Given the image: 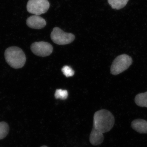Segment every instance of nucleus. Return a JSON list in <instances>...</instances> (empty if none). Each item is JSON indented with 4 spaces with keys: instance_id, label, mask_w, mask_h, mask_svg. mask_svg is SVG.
Instances as JSON below:
<instances>
[{
    "instance_id": "1",
    "label": "nucleus",
    "mask_w": 147,
    "mask_h": 147,
    "mask_svg": "<svg viewBox=\"0 0 147 147\" xmlns=\"http://www.w3.org/2000/svg\"><path fill=\"white\" fill-rule=\"evenodd\" d=\"M113 114L108 110H98L94 116L93 128L102 133L109 131L115 124Z\"/></svg>"
},
{
    "instance_id": "2",
    "label": "nucleus",
    "mask_w": 147,
    "mask_h": 147,
    "mask_svg": "<svg viewBox=\"0 0 147 147\" xmlns=\"http://www.w3.org/2000/svg\"><path fill=\"white\" fill-rule=\"evenodd\" d=\"M5 57L7 63L13 68H21L26 63V55L21 48L10 47L6 50Z\"/></svg>"
},
{
    "instance_id": "3",
    "label": "nucleus",
    "mask_w": 147,
    "mask_h": 147,
    "mask_svg": "<svg viewBox=\"0 0 147 147\" xmlns=\"http://www.w3.org/2000/svg\"><path fill=\"white\" fill-rule=\"evenodd\" d=\"M133 62L132 58L126 54H122L117 57L113 61L110 72L113 75H117L127 69Z\"/></svg>"
},
{
    "instance_id": "4",
    "label": "nucleus",
    "mask_w": 147,
    "mask_h": 147,
    "mask_svg": "<svg viewBox=\"0 0 147 147\" xmlns=\"http://www.w3.org/2000/svg\"><path fill=\"white\" fill-rule=\"evenodd\" d=\"M51 38L56 44L65 45L73 42L75 39V36L72 34L63 32L58 27H55L51 33Z\"/></svg>"
},
{
    "instance_id": "5",
    "label": "nucleus",
    "mask_w": 147,
    "mask_h": 147,
    "mask_svg": "<svg viewBox=\"0 0 147 147\" xmlns=\"http://www.w3.org/2000/svg\"><path fill=\"white\" fill-rule=\"evenodd\" d=\"M50 7L48 0H29L27 9L29 13L39 16L46 13Z\"/></svg>"
},
{
    "instance_id": "6",
    "label": "nucleus",
    "mask_w": 147,
    "mask_h": 147,
    "mask_svg": "<svg viewBox=\"0 0 147 147\" xmlns=\"http://www.w3.org/2000/svg\"><path fill=\"white\" fill-rule=\"evenodd\" d=\"M31 50L34 55L39 57H45L52 54L53 47L48 42L40 41L32 43L31 46Z\"/></svg>"
},
{
    "instance_id": "7",
    "label": "nucleus",
    "mask_w": 147,
    "mask_h": 147,
    "mask_svg": "<svg viewBox=\"0 0 147 147\" xmlns=\"http://www.w3.org/2000/svg\"><path fill=\"white\" fill-rule=\"evenodd\" d=\"M26 24L29 28L34 29H41L46 26V22L44 18L39 15H34L27 19Z\"/></svg>"
},
{
    "instance_id": "8",
    "label": "nucleus",
    "mask_w": 147,
    "mask_h": 147,
    "mask_svg": "<svg viewBox=\"0 0 147 147\" xmlns=\"http://www.w3.org/2000/svg\"><path fill=\"white\" fill-rule=\"evenodd\" d=\"M131 127L133 129L141 134H147V121L137 119L132 121Z\"/></svg>"
},
{
    "instance_id": "9",
    "label": "nucleus",
    "mask_w": 147,
    "mask_h": 147,
    "mask_svg": "<svg viewBox=\"0 0 147 147\" xmlns=\"http://www.w3.org/2000/svg\"><path fill=\"white\" fill-rule=\"evenodd\" d=\"M104 140L103 133L93 128L90 136V142L94 146H98L102 144Z\"/></svg>"
},
{
    "instance_id": "10",
    "label": "nucleus",
    "mask_w": 147,
    "mask_h": 147,
    "mask_svg": "<svg viewBox=\"0 0 147 147\" xmlns=\"http://www.w3.org/2000/svg\"><path fill=\"white\" fill-rule=\"evenodd\" d=\"M134 101L138 106L147 108V92L137 94Z\"/></svg>"
},
{
    "instance_id": "11",
    "label": "nucleus",
    "mask_w": 147,
    "mask_h": 147,
    "mask_svg": "<svg viewBox=\"0 0 147 147\" xmlns=\"http://www.w3.org/2000/svg\"><path fill=\"white\" fill-rule=\"evenodd\" d=\"M128 1L129 0H108V1L112 8L119 10L125 7Z\"/></svg>"
},
{
    "instance_id": "12",
    "label": "nucleus",
    "mask_w": 147,
    "mask_h": 147,
    "mask_svg": "<svg viewBox=\"0 0 147 147\" xmlns=\"http://www.w3.org/2000/svg\"><path fill=\"white\" fill-rule=\"evenodd\" d=\"M9 126L5 122H0V140L5 138L9 133Z\"/></svg>"
},
{
    "instance_id": "13",
    "label": "nucleus",
    "mask_w": 147,
    "mask_h": 147,
    "mask_svg": "<svg viewBox=\"0 0 147 147\" xmlns=\"http://www.w3.org/2000/svg\"><path fill=\"white\" fill-rule=\"evenodd\" d=\"M68 93L66 90L57 89L55 92V96L57 99L65 100L68 97Z\"/></svg>"
},
{
    "instance_id": "14",
    "label": "nucleus",
    "mask_w": 147,
    "mask_h": 147,
    "mask_svg": "<svg viewBox=\"0 0 147 147\" xmlns=\"http://www.w3.org/2000/svg\"><path fill=\"white\" fill-rule=\"evenodd\" d=\"M62 71L67 77L73 76L74 74V71L72 68L68 66L65 65L62 69Z\"/></svg>"
},
{
    "instance_id": "15",
    "label": "nucleus",
    "mask_w": 147,
    "mask_h": 147,
    "mask_svg": "<svg viewBox=\"0 0 147 147\" xmlns=\"http://www.w3.org/2000/svg\"><path fill=\"white\" fill-rule=\"evenodd\" d=\"M40 147H47V146H41Z\"/></svg>"
}]
</instances>
